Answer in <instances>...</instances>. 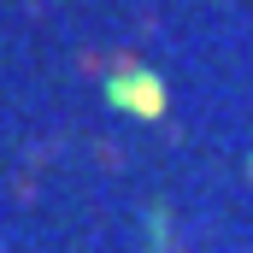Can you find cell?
<instances>
[{
    "instance_id": "1",
    "label": "cell",
    "mask_w": 253,
    "mask_h": 253,
    "mask_svg": "<svg viewBox=\"0 0 253 253\" xmlns=\"http://www.w3.org/2000/svg\"><path fill=\"white\" fill-rule=\"evenodd\" d=\"M112 100H124L135 118H159V106H165V88H159L147 71H135V77H112Z\"/></svg>"
}]
</instances>
